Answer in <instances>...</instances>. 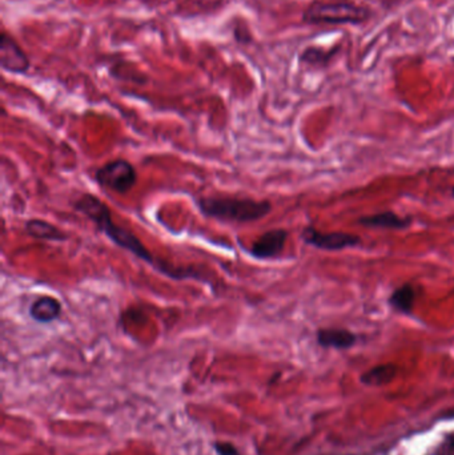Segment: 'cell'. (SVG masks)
I'll return each mask as SVG.
<instances>
[{
  "mask_svg": "<svg viewBox=\"0 0 454 455\" xmlns=\"http://www.w3.org/2000/svg\"><path fill=\"white\" fill-rule=\"evenodd\" d=\"M287 240H288V232L285 229L283 228L270 229L250 244V247L247 248V253L252 259H260V261L276 259L285 248Z\"/></svg>",
  "mask_w": 454,
  "mask_h": 455,
  "instance_id": "7",
  "label": "cell"
},
{
  "mask_svg": "<svg viewBox=\"0 0 454 455\" xmlns=\"http://www.w3.org/2000/svg\"><path fill=\"white\" fill-rule=\"evenodd\" d=\"M73 208L75 212L90 220L96 228V230L103 233L116 247L127 250L128 253L149 265L162 276L175 281L196 279L199 282H204L209 285L213 293H216L215 281H212L201 268H197L194 265L177 267L165 259L155 257L152 252L145 247L143 241L137 237L132 230L115 223L111 209L99 197L95 196L93 193H83L82 196L78 197L73 201Z\"/></svg>",
  "mask_w": 454,
  "mask_h": 455,
  "instance_id": "1",
  "label": "cell"
},
{
  "mask_svg": "<svg viewBox=\"0 0 454 455\" xmlns=\"http://www.w3.org/2000/svg\"><path fill=\"white\" fill-rule=\"evenodd\" d=\"M302 241L315 248L322 250H341L352 248L361 242V238L357 235L345 233V232H320L316 228L307 227L301 232Z\"/></svg>",
  "mask_w": 454,
  "mask_h": 455,
  "instance_id": "6",
  "label": "cell"
},
{
  "mask_svg": "<svg viewBox=\"0 0 454 455\" xmlns=\"http://www.w3.org/2000/svg\"><path fill=\"white\" fill-rule=\"evenodd\" d=\"M357 341V337L347 329H320L317 331V342L322 348L348 349Z\"/></svg>",
  "mask_w": 454,
  "mask_h": 455,
  "instance_id": "12",
  "label": "cell"
},
{
  "mask_svg": "<svg viewBox=\"0 0 454 455\" xmlns=\"http://www.w3.org/2000/svg\"><path fill=\"white\" fill-rule=\"evenodd\" d=\"M194 201L204 218L232 224L256 223L267 218L273 209L269 200L252 197L199 196Z\"/></svg>",
  "mask_w": 454,
  "mask_h": 455,
  "instance_id": "2",
  "label": "cell"
},
{
  "mask_svg": "<svg viewBox=\"0 0 454 455\" xmlns=\"http://www.w3.org/2000/svg\"><path fill=\"white\" fill-rule=\"evenodd\" d=\"M93 177L99 186L117 195H127L139 180L134 164L125 159H115L104 163L95 171Z\"/></svg>",
  "mask_w": 454,
  "mask_h": 455,
  "instance_id": "4",
  "label": "cell"
},
{
  "mask_svg": "<svg viewBox=\"0 0 454 455\" xmlns=\"http://www.w3.org/2000/svg\"><path fill=\"white\" fill-rule=\"evenodd\" d=\"M0 67L3 71L14 75H24L31 68L28 55L7 31H1L0 36Z\"/></svg>",
  "mask_w": 454,
  "mask_h": 455,
  "instance_id": "5",
  "label": "cell"
},
{
  "mask_svg": "<svg viewBox=\"0 0 454 455\" xmlns=\"http://www.w3.org/2000/svg\"><path fill=\"white\" fill-rule=\"evenodd\" d=\"M397 374V368L394 365H380L365 373L361 377V381L366 385H384L391 382Z\"/></svg>",
  "mask_w": 454,
  "mask_h": 455,
  "instance_id": "14",
  "label": "cell"
},
{
  "mask_svg": "<svg viewBox=\"0 0 454 455\" xmlns=\"http://www.w3.org/2000/svg\"><path fill=\"white\" fill-rule=\"evenodd\" d=\"M416 302V289L412 284H403V287L397 288L389 297V305L394 311L403 314H412L413 308Z\"/></svg>",
  "mask_w": 454,
  "mask_h": 455,
  "instance_id": "13",
  "label": "cell"
},
{
  "mask_svg": "<svg viewBox=\"0 0 454 455\" xmlns=\"http://www.w3.org/2000/svg\"><path fill=\"white\" fill-rule=\"evenodd\" d=\"M359 224L368 228H385V229H406L412 224V218H401L394 212L386 210L371 216L359 218Z\"/></svg>",
  "mask_w": 454,
  "mask_h": 455,
  "instance_id": "11",
  "label": "cell"
},
{
  "mask_svg": "<svg viewBox=\"0 0 454 455\" xmlns=\"http://www.w3.org/2000/svg\"><path fill=\"white\" fill-rule=\"evenodd\" d=\"M24 232L35 240L48 242H64L70 236L60 228L41 218H30L24 224Z\"/></svg>",
  "mask_w": 454,
  "mask_h": 455,
  "instance_id": "9",
  "label": "cell"
},
{
  "mask_svg": "<svg viewBox=\"0 0 454 455\" xmlns=\"http://www.w3.org/2000/svg\"><path fill=\"white\" fill-rule=\"evenodd\" d=\"M452 447H453V449H454V438H453V439H452Z\"/></svg>",
  "mask_w": 454,
  "mask_h": 455,
  "instance_id": "15",
  "label": "cell"
},
{
  "mask_svg": "<svg viewBox=\"0 0 454 455\" xmlns=\"http://www.w3.org/2000/svg\"><path fill=\"white\" fill-rule=\"evenodd\" d=\"M62 302L52 296H41L28 306V316L38 323H51L62 316Z\"/></svg>",
  "mask_w": 454,
  "mask_h": 455,
  "instance_id": "8",
  "label": "cell"
},
{
  "mask_svg": "<svg viewBox=\"0 0 454 455\" xmlns=\"http://www.w3.org/2000/svg\"><path fill=\"white\" fill-rule=\"evenodd\" d=\"M341 44L333 46L332 48H324L319 46H308L299 53V63L312 68L328 67L336 55L341 51Z\"/></svg>",
  "mask_w": 454,
  "mask_h": 455,
  "instance_id": "10",
  "label": "cell"
},
{
  "mask_svg": "<svg viewBox=\"0 0 454 455\" xmlns=\"http://www.w3.org/2000/svg\"><path fill=\"white\" fill-rule=\"evenodd\" d=\"M374 12L371 7L347 0H313L301 15L308 26H362L371 21Z\"/></svg>",
  "mask_w": 454,
  "mask_h": 455,
  "instance_id": "3",
  "label": "cell"
},
{
  "mask_svg": "<svg viewBox=\"0 0 454 455\" xmlns=\"http://www.w3.org/2000/svg\"><path fill=\"white\" fill-rule=\"evenodd\" d=\"M452 195H453V197H454V188H453V191H452Z\"/></svg>",
  "mask_w": 454,
  "mask_h": 455,
  "instance_id": "16",
  "label": "cell"
}]
</instances>
